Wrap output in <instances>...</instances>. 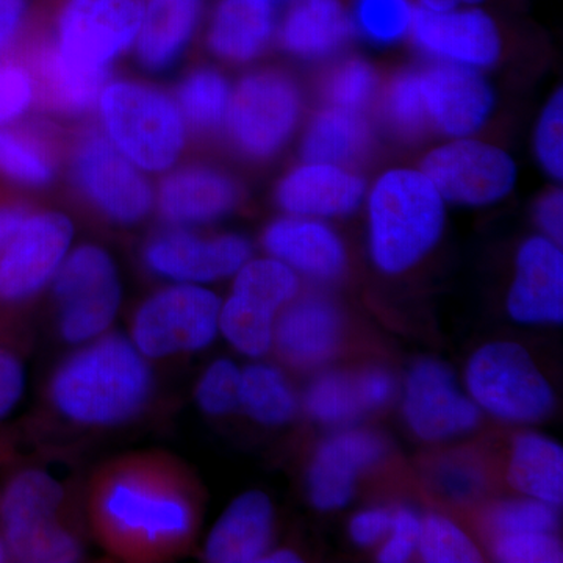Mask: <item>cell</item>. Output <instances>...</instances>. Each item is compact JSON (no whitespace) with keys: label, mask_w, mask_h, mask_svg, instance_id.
Returning <instances> with one entry per match:
<instances>
[{"label":"cell","mask_w":563,"mask_h":563,"mask_svg":"<svg viewBox=\"0 0 563 563\" xmlns=\"http://www.w3.org/2000/svg\"><path fill=\"white\" fill-rule=\"evenodd\" d=\"M54 161L38 136L11 125L0 128V176L22 187L40 188L54 177Z\"/></svg>","instance_id":"d590c367"},{"label":"cell","mask_w":563,"mask_h":563,"mask_svg":"<svg viewBox=\"0 0 563 563\" xmlns=\"http://www.w3.org/2000/svg\"><path fill=\"white\" fill-rule=\"evenodd\" d=\"M421 518L410 507H401L391 514V526L377 561L383 563L409 562L417 553L420 539Z\"/></svg>","instance_id":"bcb514c9"},{"label":"cell","mask_w":563,"mask_h":563,"mask_svg":"<svg viewBox=\"0 0 563 563\" xmlns=\"http://www.w3.org/2000/svg\"><path fill=\"white\" fill-rule=\"evenodd\" d=\"M274 509L266 493L251 490L233 499L207 537L203 558L211 563H254L272 548Z\"/></svg>","instance_id":"603a6c76"},{"label":"cell","mask_w":563,"mask_h":563,"mask_svg":"<svg viewBox=\"0 0 563 563\" xmlns=\"http://www.w3.org/2000/svg\"><path fill=\"white\" fill-rule=\"evenodd\" d=\"M240 202L231 176L209 166H187L169 174L158 188L163 220L176 228L209 224L224 218Z\"/></svg>","instance_id":"7402d4cb"},{"label":"cell","mask_w":563,"mask_h":563,"mask_svg":"<svg viewBox=\"0 0 563 563\" xmlns=\"http://www.w3.org/2000/svg\"><path fill=\"white\" fill-rule=\"evenodd\" d=\"M242 368L231 358H218L207 366L196 385L195 398L207 417L220 418L240 407Z\"/></svg>","instance_id":"60d3db41"},{"label":"cell","mask_w":563,"mask_h":563,"mask_svg":"<svg viewBox=\"0 0 563 563\" xmlns=\"http://www.w3.org/2000/svg\"><path fill=\"white\" fill-rule=\"evenodd\" d=\"M51 284L63 342L80 346L110 331L122 291L117 263L103 247L81 244L68 252Z\"/></svg>","instance_id":"8992f818"},{"label":"cell","mask_w":563,"mask_h":563,"mask_svg":"<svg viewBox=\"0 0 563 563\" xmlns=\"http://www.w3.org/2000/svg\"><path fill=\"white\" fill-rule=\"evenodd\" d=\"M31 213L20 202L0 201V254L9 246Z\"/></svg>","instance_id":"f5cc1de1"},{"label":"cell","mask_w":563,"mask_h":563,"mask_svg":"<svg viewBox=\"0 0 563 563\" xmlns=\"http://www.w3.org/2000/svg\"><path fill=\"white\" fill-rule=\"evenodd\" d=\"M507 312L520 324H562V244L543 235H533L521 244L515 257Z\"/></svg>","instance_id":"ac0fdd59"},{"label":"cell","mask_w":563,"mask_h":563,"mask_svg":"<svg viewBox=\"0 0 563 563\" xmlns=\"http://www.w3.org/2000/svg\"><path fill=\"white\" fill-rule=\"evenodd\" d=\"M558 507L525 498L507 499L496 504L488 515V525L495 536L515 532H554L558 528Z\"/></svg>","instance_id":"b9f144b4"},{"label":"cell","mask_w":563,"mask_h":563,"mask_svg":"<svg viewBox=\"0 0 563 563\" xmlns=\"http://www.w3.org/2000/svg\"><path fill=\"white\" fill-rule=\"evenodd\" d=\"M387 443L377 432L346 429L333 433L318 446L309 472L310 503L322 512L343 509L355 495L361 474L383 461Z\"/></svg>","instance_id":"e0dca14e"},{"label":"cell","mask_w":563,"mask_h":563,"mask_svg":"<svg viewBox=\"0 0 563 563\" xmlns=\"http://www.w3.org/2000/svg\"><path fill=\"white\" fill-rule=\"evenodd\" d=\"M410 41L432 62L488 69L503 54L498 20L485 7L431 11L417 7Z\"/></svg>","instance_id":"5bb4252c"},{"label":"cell","mask_w":563,"mask_h":563,"mask_svg":"<svg viewBox=\"0 0 563 563\" xmlns=\"http://www.w3.org/2000/svg\"><path fill=\"white\" fill-rule=\"evenodd\" d=\"M221 303L203 285L162 288L133 314L132 343L150 361L206 350L220 333Z\"/></svg>","instance_id":"52a82bcc"},{"label":"cell","mask_w":563,"mask_h":563,"mask_svg":"<svg viewBox=\"0 0 563 563\" xmlns=\"http://www.w3.org/2000/svg\"><path fill=\"white\" fill-rule=\"evenodd\" d=\"M68 492L40 466H20L0 483V532L3 542L18 533L66 518Z\"/></svg>","instance_id":"d4e9b609"},{"label":"cell","mask_w":563,"mask_h":563,"mask_svg":"<svg viewBox=\"0 0 563 563\" xmlns=\"http://www.w3.org/2000/svg\"><path fill=\"white\" fill-rule=\"evenodd\" d=\"M391 512L383 507L362 510L352 517L350 536L357 547L369 548L383 542L390 531Z\"/></svg>","instance_id":"c3c4849f"},{"label":"cell","mask_w":563,"mask_h":563,"mask_svg":"<svg viewBox=\"0 0 563 563\" xmlns=\"http://www.w3.org/2000/svg\"><path fill=\"white\" fill-rule=\"evenodd\" d=\"M402 413L410 431L424 442L454 439L481 422L479 407L459 387L453 369L435 358H422L407 374Z\"/></svg>","instance_id":"4fadbf2b"},{"label":"cell","mask_w":563,"mask_h":563,"mask_svg":"<svg viewBox=\"0 0 563 563\" xmlns=\"http://www.w3.org/2000/svg\"><path fill=\"white\" fill-rule=\"evenodd\" d=\"M232 90L220 70H195L181 81L177 102L181 118L199 131H213L224 124Z\"/></svg>","instance_id":"836d02e7"},{"label":"cell","mask_w":563,"mask_h":563,"mask_svg":"<svg viewBox=\"0 0 563 563\" xmlns=\"http://www.w3.org/2000/svg\"><path fill=\"white\" fill-rule=\"evenodd\" d=\"M466 390L481 410L512 424H533L553 413L555 393L521 344L479 347L465 369Z\"/></svg>","instance_id":"5b68a950"},{"label":"cell","mask_w":563,"mask_h":563,"mask_svg":"<svg viewBox=\"0 0 563 563\" xmlns=\"http://www.w3.org/2000/svg\"><path fill=\"white\" fill-rule=\"evenodd\" d=\"M276 25L274 0H220L211 14L207 43L222 60L252 62L272 43Z\"/></svg>","instance_id":"484cf974"},{"label":"cell","mask_w":563,"mask_h":563,"mask_svg":"<svg viewBox=\"0 0 563 563\" xmlns=\"http://www.w3.org/2000/svg\"><path fill=\"white\" fill-rule=\"evenodd\" d=\"M251 257L250 240L239 233L203 236L185 228L158 233L143 252L152 273L176 284L196 285L235 276Z\"/></svg>","instance_id":"9a60e30c"},{"label":"cell","mask_w":563,"mask_h":563,"mask_svg":"<svg viewBox=\"0 0 563 563\" xmlns=\"http://www.w3.org/2000/svg\"><path fill=\"white\" fill-rule=\"evenodd\" d=\"M146 0H66L55 43L76 68L109 70L135 43Z\"/></svg>","instance_id":"30bf717a"},{"label":"cell","mask_w":563,"mask_h":563,"mask_svg":"<svg viewBox=\"0 0 563 563\" xmlns=\"http://www.w3.org/2000/svg\"><path fill=\"white\" fill-rule=\"evenodd\" d=\"M262 244L268 255L307 279L335 280L347 266L343 240L328 222L317 218H279L265 229Z\"/></svg>","instance_id":"44dd1931"},{"label":"cell","mask_w":563,"mask_h":563,"mask_svg":"<svg viewBox=\"0 0 563 563\" xmlns=\"http://www.w3.org/2000/svg\"><path fill=\"white\" fill-rule=\"evenodd\" d=\"M383 117L402 140L421 139L431 129L422 99L420 69H401L391 77L383 92Z\"/></svg>","instance_id":"74e56055"},{"label":"cell","mask_w":563,"mask_h":563,"mask_svg":"<svg viewBox=\"0 0 563 563\" xmlns=\"http://www.w3.org/2000/svg\"><path fill=\"white\" fill-rule=\"evenodd\" d=\"M365 199L369 254L379 272H409L442 240L446 202L420 168L388 169Z\"/></svg>","instance_id":"3957f363"},{"label":"cell","mask_w":563,"mask_h":563,"mask_svg":"<svg viewBox=\"0 0 563 563\" xmlns=\"http://www.w3.org/2000/svg\"><path fill=\"white\" fill-rule=\"evenodd\" d=\"M2 562H10V555L5 542H3L2 532H0V563Z\"/></svg>","instance_id":"9f6ffc18"},{"label":"cell","mask_w":563,"mask_h":563,"mask_svg":"<svg viewBox=\"0 0 563 563\" xmlns=\"http://www.w3.org/2000/svg\"><path fill=\"white\" fill-rule=\"evenodd\" d=\"M379 87V74L372 63L361 57H347L328 70L321 81V96L325 106L365 113Z\"/></svg>","instance_id":"f35d334b"},{"label":"cell","mask_w":563,"mask_h":563,"mask_svg":"<svg viewBox=\"0 0 563 563\" xmlns=\"http://www.w3.org/2000/svg\"><path fill=\"white\" fill-rule=\"evenodd\" d=\"M276 318L268 307L231 292L221 303L220 333L240 354L261 358L273 350Z\"/></svg>","instance_id":"d6a6232c"},{"label":"cell","mask_w":563,"mask_h":563,"mask_svg":"<svg viewBox=\"0 0 563 563\" xmlns=\"http://www.w3.org/2000/svg\"><path fill=\"white\" fill-rule=\"evenodd\" d=\"M366 198V180L347 166L303 162L279 181L276 202L295 217H350Z\"/></svg>","instance_id":"d6986e66"},{"label":"cell","mask_w":563,"mask_h":563,"mask_svg":"<svg viewBox=\"0 0 563 563\" xmlns=\"http://www.w3.org/2000/svg\"><path fill=\"white\" fill-rule=\"evenodd\" d=\"M355 35L377 46L409 38L417 3L413 0H351Z\"/></svg>","instance_id":"8d00e7d4"},{"label":"cell","mask_w":563,"mask_h":563,"mask_svg":"<svg viewBox=\"0 0 563 563\" xmlns=\"http://www.w3.org/2000/svg\"><path fill=\"white\" fill-rule=\"evenodd\" d=\"M301 290V280L277 258H250L233 276L232 292L250 298L279 314Z\"/></svg>","instance_id":"e575fe53"},{"label":"cell","mask_w":563,"mask_h":563,"mask_svg":"<svg viewBox=\"0 0 563 563\" xmlns=\"http://www.w3.org/2000/svg\"><path fill=\"white\" fill-rule=\"evenodd\" d=\"M199 495L179 461L161 453L114 459L91 477L88 517L114 558L157 562L190 547L199 526Z\"/></svg>","instance_id":"6da1fadb"},{"label":"cell","mask_w":563,"mask_h":563,"mask_svg":"<svg viewBox=\"0 0 563 563\" xmlns=\"http://www.w3.org/2000/svg\"><path fill=\"white\" fill-rule=\"evenodd\" d=\"M354 35L346 0H292L279 25L280 46L302 60L331 57Z\"/></svg>","instance_id":"cb8c5ba5"},{"label":"cell","mask_w":563,"mask_h":563,"mask_svg":"<svg viewBox=\"0 0 563 563\" xmlns=\"http://www.w3.org/2000/svg\"><path fill=\"white\" fill-rule=\"evenodd\" d=\"M358 380H361L362 395L368 412L383 409L395 396L396 380L387 369H362L358 372Z\"/></svg>","instance_id":"f907efd6"},{"label":"cell","mask_w":563,"mask_h":563,"mask_svg":"<svg viewBox=\"0 0 563 563\" xmlns=\"http://www.w3.org/2000/svg\"><path fill=\"white\" fill-rule=\"evenodd\" d=\"M35 101V88L27 68L0 63V128L13 124Z\"/></svg>","instance_id":"f6af8a7d"},{"label":"cell","mask_w":563,"mask_h":563,"mask_svg":"<svg viewBox=\"0 0 563 563\" xmlns=\"http://www.w3.org/2000/svg\"><path fill=\"white\" fill-rule=\"evenodd\" d=\"M303 407L312 420L325 426H347L369 413L358 373H321L307 387Z\"/></svg>","instance_id":"1f68e13d"},{"label":"cell","mask_w":563,"mask_h":563,"mask_svg":"<svg viewBox=\"0 0 563 563\" xmlns=\"http://www.w3.org/2000/svg\"><path fill=\"white\" fill-rule=\"evenodd\" d=\"M29 13V0H0V57L20 35Z\"/></svg>","instance_id":"816d5d0a"},{"label":"cell","mask_w":563,"mask_h":563,"mask_svg":"<svg viewBox=\"0 0 563 563\" xmlns=\"http://www.w3.org/2000/svg\"><path fill=\"white\" fill-rule=\"evenodd\" d=\"M418 69L429 128L450 140L481 132L496 103L495 90L483 70L444 62Z\"/></svg>","instance_id":"2e32d148"},{"label":"cell","mask_w":563,"mask_h":563,"mask_svg":"<svg viewBox=\"0 0 563 563\" xmlns=\"http://www.w3.org/2000/svg\"><path fill=\"white\" fill-rule=\"evenodd\" d=\"M507 483L515 492L551 506L563 501V448L539 432L518 433L510 450Z\"/></svg>","instance_id":"f546056e"},{"label":"cell","mask_w":563,"mask_h":563,"mask_svg":"<svg viewBox=\"0 0 563 563\" xmlns=\"http://www.w3.org/2000/svg\"><path fill=\"white\" fill-rule=\"evenodd\" d=\"M493 555L504 563H558L563 558L554 532L499 533L493 540Z\"/></svg>","instance_id":"ee69618b"},{"label":"cell","mask_w":563,"mask_h":563,"mask_svg":"<svg viewBox=\"0 0 563 563\" xmlns=\"http://www.w3.org/2000/svg\"><path fill=\"white\" fill-rule=\"evenodd\" d=\"M373 146V125L363 111L324 106L313 114L303 132L301 154L303 162L352 168L368 157Z\"/></svg>","instance_id":"83f0119b"},{"label":"cell","mask_w":563,"mask_h":563,"mask_svg":"<svg viewBox=\"0 0 563 563\" xmlns=\"http://www.w3.org/2000/svg\"><path fill=\"white\" fill-rule=\"evenodd\" d=\"M240 407L258 424H287L298 412V396L285 373L269 363H252L242 369Z\"/></svg>","instance_id":"4dcf8cb0"},{"label":"cell","mask_w":563,"mask_h":563,"mask_svg":"<svg viewBox=\"0 0 563 563\" xmlns=\"http://www.w3.org/2000/svg\"><path fill=\"white\" fill-rule=\"evenodd\" d=\"M154 393L150 358L129 336L110 331L80 344L47 384L54 412L84 429L129 424L150 407Z\"/></svg>","instance_id":"7a4b0ae2"},{"label":"cell","mask_w":563,"mask_h":563,"mask_svg":"<svg viewBox=\"0 0 563 563\" xmlns=\"http://www.w3.org/2000/svg\"><path fill=\"white\" fill-rule=\"evenodd\" d=\"M261 562L266 563H295V562H301V559H299V555L295 553V551L290 550H276V551H268L265 555H263V559Z\"/></svg>","instance_id":"11a10c76"},{"label":"cell","mask_w":563,"mask_h":563,"mask_svg":"<svg viewBox=\"0 0 563 563\" xmlns=\"http://www.w3.org/2000/svg\"><path fill=\"white\" fill-rule=\"evenodd\" d=\"M74 225L58 211L31 213L0 254V307L18 309L54 279L70 250Z\"/></svg>","instance_id":"8fae6325"},{"label":"cell","mask_w":563,"mask_h":563,"mask_svg":"<svg viewBox=\"0 0 563 563\" xmlns=\"http://www.w3.org/2000/svg\"><path fill=\"white\" fill-rule=\"evenodd\" d=\"M533 220L543 236L562 244L563 240V192L561 188L543 192L533 207Z\"/></svg>","instance_id":"681fc988"},{"label":"cell","mask_w":563,"mask_h":563,"mask_svg":"<svg viewBox=\"0 0 563 563\" xmlns=\"http://www.w3.org/2000/svg\"><path fill=\"white\" fill-rule=\"evenodd\" d=\"M206 0H146L136 36V55L144 68H169L190 43Z\"/></svg>","instance_id":"4316f807"},{"label":"cell","mask_w":563,"mask_h":563,"mask_svg":"<svg viewBox=\"0 0 563 563\" xmlns=\"http://www.w3.org/2000/svg\"><path fill=\"white\" fill-rule=\"evenodd\" d=\"M302 113L298 84L277 69L244 76L232 91L225 125L233 146L252 161H268L291 139Z\"/></svg>","instance_id":"ba28073f"},{"label":"cell","mask_w":563,"mask_h":563,"mask_svg":"<svg viewBox=\"0 0 563 563\" xmlns=\"http://www.w3.org/2000/svg\"><path fill=\"white\" fill-rule=\"evenodd\" d=\"M533 154L540 168L555 181L563 179V92L558 88L544 103L533 132Z\"/></svg>","instance_id":"7bdbcfd3"},{"label":"cell","mask_w":563,"mask_h":563,"mask_svg":"<svg viewBox=\"0 0 563 563\" xmlns=\"http://www.w3.org/2000/svg\"><path fill=\"white\" fill-rule=\"evenodd\" d=\"M29 73L35 98L38 96L49 109L69 114L90 110L101 98L109 77V70H85L70 65L55 44H43L36 49Z\"/></svg>","instance_id":"f1b7e54d"},{"label":"cell","mask_w":563,"mask_h":563,"mask_svg":"<svg viewBox=\"0 0 563 563\" xmlns=\"http://www.w3.org/2000/svg\"><path fill=\"white\" fill-rule=\"evenodd\" d=\"M417 551L421 561L428 563L483 562V554L468 533L439 514L421 518Z\"/></svg>","instance_id":"ab89813d"},{"label":"cell","mask_w":563,"mask_h":563,"mask_svg":"<svg viewBox=\"0 0 563 563\" xmlns=\"http://www.w3.org/2000/svg\"><path fill=\"white\" fill-rule=\"evenodd\" d=\"M111 143L141 172H165L179 158L185 124L168 96L135 81L106 85L99 98Z\"/></svg>","instance_id":"277c9868"},{"label":"cell","mask_w":563,"mask_h":563,"mask_svg":"<svg viewBox=\"0 0 563 563\" xmlns=\"http://www.w3.org/2000/svg\"><path fill=\"white\" fill-rule=\"evenodd\" d=\"M73 168L80 191L107 220L132 225L150 214V181L109 139L91 135L81 141Z\"/></svg>","instance_id":"7c38bea8"},{"label":"cell","mask_w":563,"mask_h":563,"mask_svg":"<svg viewBox=\"0 0 563 563\" xmlns=\"http://www.w3.org/2000/svg\"><path fill=\"white\" fill-rule=\"evenodd\" d=\"M420 169L443 201L462 207H487L503 201L518 181L509 152L465 136L451 139L422 157Z\"/></svg>","instance_id":"9c48e42d"},{"label":"cell","mask_w":563,"mask_h":563,"mask_svg":"<svg viewBox=\"0 0 563 563\" xmlns=\"http://www.w3.org/2000/svg\"><path fill=\"white\" fill-rule=\"evenodd\" d=\"M417 7L431 11H448L462 7H485L490 0H413Z\"/></svg>","instance_id":"db71d44e"},{"label":"cell","mask_w":563,"mask_h":563,"mask_svg":"<svg viewBox=\"0 0 563 563\" xmlns=\"http://www.w3.org/2000/svg\"><path fill=\"white\" fill-rule=\"evenodd\" d=\"M27 385L24 358L10 340L0 335V421L21 402Z\"/></svg>","instance_id":"7dc6e473"},{"label":"cell","mask_w":563,"mask_h":563,"mask_svg":"<svg viewBox=\"0 0 563 563\" xmlns=\"http://www.w3.org/2000/svg\"><path fill=\"white\" fill-rule=\"evenodd\" d=\"M342 340V313L320 295L296 296L274 324L273 347L292 368L324 365L336 354Z\"/></svg>","instance_id":"ffe728a7"}]
</instances>
